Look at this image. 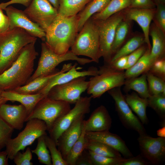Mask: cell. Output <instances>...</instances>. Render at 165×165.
<instances>
[{
	"instance_id": "obj_18",
	"label": "cell",
	"mask_w": 165,
	"mask_h": 165,
	"mask_svg": "<svg viewBox=\"0 0 165 165\" xmlns=\"http://www.w3.org/2000/svg\"><path fill=\"white\" fill-rule=\"evenodd\" d=\"M85 115L76 120L61 135L57 145L65 160L71 148L79 138L82 131Z\"/></svg>"
},
{
	"instance_id": "obj_24",
	"label": "cell",
	"mask_w": 165,
	"mask_h": 165,
	"mask_svg": "<svg viewBox=\"0 0 165 165\" xmlns=\"http://www.w3.org/2000/svg\"><path fill=\"white\" fill-rule=\"evenodd\" d=\"M164 33L154 23L150 26L149 35L152 40L150 57L152 62L164 57L165 50Z\"/></svg>"
},
{
	"instance_id": "obj_38",
	"label": "cell",
	"mask_w": 165,
	"mask_h": 165,
	"mask_svg": "<svg viewBox=\"0 0 165 165\" xmlns=\"http://www.w3.org/2000/svg\"><path fill=\"white\" fill-rule=\"evenodd\" d=\"M148 89L151 95L163 93L165 94V80L148 71L146 72Z\"/></svg>"
},
{
	"instance_id": "obj_17",
	"label": "cell",
	"mask_w": 165,
	"mask_h": 165,
	"mask_svg": "<svg viewBox=\"0 0 165 165\" xmlns=\"http://www.w3.org/2000/svg\"><path fill=\"white\" fill-rule=\"evenodd\" d=\"M125 11L124 16L127 20L136 21L140 26L143 32L144 39L148 49L151 50L150 42L149 30L152 20L153 19L156 8L142 9L128 8Z\"/></svg>"
},
{
	"instance_id": "obj_1",
	"label": "cell",
	"mask_w": 165,
	"mask_h": 165,
	"mask_svg": "<svg viewBox=\"0 0 165 165\" xmlns=\"http://www.w3.org/2000/svg\"><path fill=\"white\" fill-rule=\"evenodd\" d=\"M36 42L25 46L11 66L0 74V88L2 90H14L27 83L33 73L35 61L38 55Z\"/></svg>"
},
{
	"instance_id": "obj_39",
	"label": "cell",
	"mask_w": 165,
	"mask_h": 165,
	"mask_svg": "<svg viewBox=\"0 0 165 165\" xmlns=\"http://www.w3.org/2000/svg\"><path fill=\"white\" fill-rule=\"evenodd\" d=\"M87 150L93 165H120L126 158L122 157H112L101 156Z\"/></svg>"
},
{
	"instance_id": "obj_52",
	"label": "cell",
	"mask_w": 165,
	"mask_h": 165,
	"mask_svg": "<svg viewBox=\"0 0 165 165\" xmlns=\"http://www.w3.org/2000/svg\"><path fill=\"white\" fill-rule=\"evenodd\" d=\"M53 7L58 10L59 5V0H47Z\"/></svg>"
},
{
	"instance_id": "obj_8",
	"label": "cell",
	"mask_w": 165,
	"mask_h": 165,
	"mask_svg": "<svg viewBox=\"0 0 165 165\" xmlns=\"http://www.w3.org/2000/svg\"><path fill=\"white\" fill-rule=\"evenodd\" d=\"M125 17L120 11L103 20H95L97 28L99 41V57H103L106 63L109 62L112 57V47L116 28Z\"/></svg>"
},
{
	"instance_id": "obj_25",
	"label": "cell",
	"mask_w": 165,
	"mask_h": 165,
	"mask_svg": "<svg viewBox=\"0 0 165 165\" xmlns=\"http://www.w3.org/2000/svg\"><path fill=\"white\" fill-rule=\"evenodd\" d=\"M111 0H92L77 14L78 32L86 22L93 15L99 13L107 6Z\"/></svg>"
},
{
	"instance_id": "obj_36",
	"label": "cell",
	"mask_w": 165,
	"mask_h": 165,
	"mask_svg": "<svg viewBox=\"0 0 165 165\" xmlns=\"http://www.w3.org/2000/svg\"><path fill=\"white\" fill-rule=\"evenodd\" d=\"M45 141L50 153L52 165H68L58 149L55 141L47 134L44 135Z\"/></svg>"
},
{
	"instance_id": "obj_43",
	"label": "cell",
	"mask_w": 165,
	"mask_h": 165,
	"mask_svg": "<svg viewBox=\"0 0 165 165\" xmlns=\"http://www.w3.org/2000/svg\"><path fill=\"white\" fill-rule=\"evenodd\" d=\"M154 16L156 20L155 23L165 34V6L164 3H158Z\"/></svg>"
},
{
	"instance_id": "obj_7",
	"label": "cell",
	"mask_w": 165,
	"mask_h": 165,
	"mask_svg": "<svg viewBox=\"0 0 165 165\" xmlns=\"http://www.w3.org/2000/svg\"><path fill=\"white\" fill-rule=\"evenodd\" d=\"M70 104L67 102L53 99L46 96L38 103L28 116L26 122L34 119L42 120L46 124L49 132L57 120L71 109Z\"/></svg>"
},
{
	"instance_id": "obj_33",
	"label": "cell",
	"mask_w": 165,
	"mask_h": 165,
	"mask_svg": "<svg viewBox=\"0 0 165 165\" xmlns=\"http://www.w3.org/2000/svg\"><path fill=\"white\" fill-rule=\"evenodd\" d=\"M144 42V38L141 37L136 36L132 38L119 49L109 62H113L121 57L128 55L140 47Z\"/></svg>"
},
{
	"instance_id": "obj_5",
	"label": "cell",
	"mask_w": 165,
	"mask_h": 165,
	"mask_svg": "<svg viewBox=\"0 0 165 165\" xmlns=\"http://www.w3.org/2000/svg\"><path fill=\"white\" fill-rule=\"evenodd\" d=\"M70 60L76 61L81 65L93 62L90 59L79 57L71 50L64 54H57L53 51L45 42H42L41 54L37 68L27 83L38 77L53 72L60 64Z\"/></svg>"
},
{
	"instance_id": "obj_16",
	"label": "cell",
	"mask_w": 165,
	"mask_h": 165,
	"mask_svg": "<svg viewBox=\"0 0 165 165\" xmlns=\"http://www.w3.org/2000/svg\"><path fill=\"white\" fill-rule=\"evenodd\" d=\"M75 63L68 71L61 73L54 77L38 93L42 94L45 97L47 96L50 90L54 86L69 82L76 78L89 76H94L99 74L98 70L94 67H91L87 70L82 71L78 70L82 68L77 67Z\"/></svg>"
},
{
	"instance_id": "obj_29",
	"label": "cell",
	"mask_w": 165,
	"mask_h": 165,
	"mask_svg": "<svg viewBox=\"0 0 165 165\" xmlns=\"http://www.w3.org/2000/svg\"><path fill=\"white\" fill-rule=\"evenodd\" d=\"M131 0H111L105 9L91 17L95 20H103L128 8Z\"/></svg>"
},
{
	"instance_id": "obj_11",
	"label": "cell",
	"mask_w": 165,
	"mask_h": 165,
	"mask_svg": "<svg viewBox=\"0 0 165 165\" xmlns=\"http://www.w3.org/2000/svg\"><path fill=\"white\" fill-rule=\"evenodd\" d=\"M120 87H116L108 91L114 100L116 110L120 121L127 129L135 131L139 135L146 134L143 124L133 113L127 103Z\"/></svg>"
},
{
	"instance_id": "obj_6",
	"label": "cell",
	"mask_w": 165,
	"mask_h": 165,
	"mask_svg": "<svg viewBox=\"0 0 165 165\" xmlns=\"http://www.w3.org/2000/svg\"><path fill=\"white\" fill-rule=\"evenodd\" d=\"M47 127L43 121L34 119L27 121L24 130L7 143L5 151L9 159L13 160L18 152L24 150L39 137L47 134Z\"/></svg>"
},
{
	"instance_id": "obj_27",
	"label": "cell",
	"mask_w": 165,
	"mask_h": 165,
	"mask_svg": "<svg viewBox=\"0 0 165 165\" xmlns=\"http://www.w3.org/2000/svg\"><path fill=\"white\" fill-rule=\"evenodd\" d=\"M150 51L148 49L133 66L124 72L126 79L137 77L148 71L153 62L150 57Z\"/></svg>"
},
{
	"instance_id": "obj_34",
	"label": "cell",
	"mask_w": 165,
	"mask_h": 165,
	"mask_svg": "<svg viewBox=\"0 0 165 165\" xmlns=\"http://www.w3.org/2000/svg\"><path fill=\"white\" fill-rule=\"evenodd\" d=\"M128 21L124 19L117 27L112 47V55L119 50L126 37L129 27Z\"/></svg>"
},
{
	"instance_id": "obj_35",
	"label": "cell",
	"mask_w": 165,
	"mask_h": 165,
	"mask_svg": "<svg viewBox=\"0 0 165 165\" xmlns=\"http://www.w3.org/2000/svg\"><path fill=\"white\" fill-rule=\"evenodd\" d=\"M44 135L42 136L37 139V146L34 149L31 150V152L36 155L40 163L46 165H52L50 155L45 141Z\"/></svg>"
},
{
	"instance_id": "obj_20",
	"label": "cell",
	"mask_w": 165,
	"mask_h": 165,
	"mask_svg": "<svg viewBox=\"0 0 165 165\" xmlns=\"http://www.w3.org/2000/svg\"><path fill=\"white\" fill-rule=\"evenodd\" d=\"M28 115L26 108L21 104L5 103L0 106V117L14 129H21Z\"/></svg>"
},
{
	"instance_id": "obj_10",
	"label": "cell",
	"mask_w": 165,
	"mask_h": 165,
	"mask_svg": "<svg viewBox=\"0 0 165 165\" xmlns=\"http://www.w3.org/2000/svg\"><path fill=\"white\" fill-rule=\"evenodd\" d=\"M90 97H81L75 103V105L66 114L55 122L51 129L48 132L50 136L56 142L61 134L80 116L85 115L90 111Z\"/></svg>"
},
{
	"instance_id": "obj_3",
	"label": "cell",
	"mask_w": 165,
	"mask_h": 165,
	"mask_svg": "<svg viewBox=\"0 0 165 165\" xmlns=\"http://www.w3.org/2000/svg\"><path fill=\"white\" fill-rule=\"evenodd\" d=\"M37 39L18 27L0 34V74L11 66L25 46Z\"/></svg>"
},
{
	"instance_id": "obj_23",
	"label": "cell",
	"mask_w": 165,
	"mask_h": 165,
	"mask_svg": "<svg viewBox=\"0 0 165 165\" xmlns=\"http://www.w3.org/2000/svg\"><path fill=\"white\" fill-rule=\"evenodd\" d=\"M2 96L7 101H17L20 103L25 108L29 115L38 103L45 97L41 93L24 94L12 90H4L2 93Z\"/></svg>"
},
{
	"instance_id": "obj_4",
	"label": "cell",
	"mask_w": 165,
	"mask_h": 165,
	"mask_svg": "<svg viewBox=\"0 0 165 165\" xmlns=\"http://www.w3.org/2000/svg\"><path fill=\"white\" fill-rule=\"evenodd\" d=\"M99 36L97 26L91 17L78 32L71 47V50L77 56L88 57L93 62L99 61Z\"/></svg>"
},
{
	"instance_id": "obj_42",
	"label": "cell",
	"mask_w": 165,
	"mask_h": 165,
	"mask_svg": "<svg viewBox=\"0 0 165 165\" xmlns=\"http://www.w3.org/2000/svg\"><path fill=\"white\" fill-rule=\"evenodd\" d=\"M148 71L165 80V60L164 57L155 61Z\"/></svg>"
},
{
	"instance_id": "obj_41",
	"label": "cell",
	"mask_w": 165,
	"mask_h": 165,
	"mask_svg": "<svg viewBox=\"0 0 165 165\" xmlns=\"http://www.w3.org/2000/svg\"><path fill=\"white\" fill-rule=\"evenodd\" d=\"M32 158V152L31 148L28 147L25 151L22 153L18 152L15 155L13 160L16 165H33L31 162Z\"/></svg>"
},
{
	"instance_id": "obj_13",
	"label": "cell",
	"mask_w": 165,
	"mask_h": 165,
	"mask_svg": "<svg viewBox=\"0 0 165 165\" xmlns=\"http://www.w3.org/2000/svg\"><path fill=\"white\" fill-rule=\"evenodd\" d=\"M45 31L58 15V11L47 0H32L23 11Z\"/></svg>"
},
{
	"instance_id": "obj_54",
	"label": "cell",
	"mask_w": 165,
	"mask_h": 165,
	"mask_svg": "<svg viewBox=\"0 0 165 165\" xmlns=\"http://www.w3.org/2000/svg\"><path fill=\"white\" fill-rule=\"evenodd\" d=\"M155 0V3L156 4L158 3H164V2H165V0Z\"/></svg>"
},
{
	"instance_id": "obj_9",
	"label": "cell",
	"mask_w": 165,
	"mask_h": 165,
	"mask_svg": "<svg viewBox=\"0 0 165 165\" xmlns=\"http://www.w3.org/2000/svg\"><path fill=\"white\" fill-rule=\"evenodd\" d=\"M126 80L124 72L122 71L102 72L90 79L87 93L92 98H99L110 90L124 85Z\"/></svg>"
},
{
	"instance_id": "obj_53",
	"label": "cell",
	"mask_w": 165,
	"mask_h": 165,
	"mask_svg": "<svg viewBox=\"0 0 165 165\" xmlns=\"http://www.w3.org/2000/svg\"><path fill=\"white\" fill-rule=\"evenodd\" d=\"M3 91L0 88V106L7 101L2 96V93Z\"/></svg>"
},
{
	"instance_id": "obj_48",
	"label": "cell",
	"mask_w": 165,
	"mask_h": 165,
	"mask_svg": "<svg viewBox=\"0 0 165 165\" xmlns=\"http://www.w3.org/2000/svg\"><path fill=\"white\" fill-rule=\"evenodd\" d=\"M9 28L8 18L7 15L3 13L2 9L0 8V34L7 31Z\"/></svg>"
},
{
	"instance_id": "obj_28",
	"label": "cell",
	"mask_w": 165,
	"mask_h": 165,
	"mask_svg": "<svg viewBox=\"0 0 165 165\" xmlns=\"http://www.w3.org/2000/svg\"><path fill=\"white\" fill-rule=\"evenodd\" d=\"M92 0H59L58 15L63 16L77 15Z\"/></svg>"
},
{
	"instance_id": "obj_30",
	"label": "cell",
	"mask_w": 165,
	"mask_h": 165,
	"mask_svg": "<svg viewBox=\"0 0 165 165\" xmlns=\"http://www.w3.org/2000/svg\"><path fill=\"white\" fill-rule=\"evenodd\" d=\"M124 85L126 91L134 90L141 97L147 99L151 95L148 88L146 72L139 77L126 80Z\"/></svg>"
},
{
	"instance_id": "obj_22",
	"label": "cell",
	"mask_w": 165,
	"mask_h": 165,
	"mask_svg": "<svg viewBox=\"0 0 165 165\" xmlns=\"http://www.w3.org/2000/svg\"><path fill=\"white\" fill-rule=\"evenodd\" d=\"M72 65L71 63L64 64L61 70H56L51 74L38 77L25 85L12 90L24 94H33L38 93L52 79L61 73L68 71Z\"/></svg>"
},
{
	"instance_id": "obj_40",
	"label": "cell",
	"mask_w": 165,
	"mask_h": 165,
	"mask_svg": "<svg viewBox=\"0 0 165 165\" xmlns=\"http://www.w3.org/2000/svg\"><path fill=\"white\" fill-rule=\"evenodd\" d=\"M14 130L0 117V151L11 138Z\"/></svg>"
},
{
	"instance_id": "obj_50",
	"label": "cell",
	"mask_w": 165,
	"mask_h": 165,
	"mask_svg": "<svg viewBox=\"0 0 165 165\" xmlns=\"http://www.w3.org/2000/svg\"><path fill=\"white\" fill-rule=\"evenodd\" d=\"M7 153L5 150L0 151V165H8L9 164Z\"/></svg>"
},
{
	"instance_id": "obj_14",
	"label": "cell",
	"mask_w": 165,
	"mask_h": 165,
	"mask_svg": "<svg viewBox=\"0 0 165 165\" xmlns=\"http://www.w3.org/2000/svg\"><path fill=\"white\" fill-rule=\"evenodd\" d=\"M138 138L141 154L151 164L159 165L165 160V138H153L147 134Z\"/></svg>"
},
{
	"instance_id": "obj_15",
	"label": "cell",
	"mask_w": 165,
	"mask_h": 165,
	"mask_svg": "<svg viewBox=\"0 0 165 165\" xmlns=\"http://www.w3.org/2000/svg\"><path fill=\"white\" fill-rule=\"evenodd\" d=\"M9 21V30L18 27L22 28L33 36L45 41V31L38 24L31 20L23 11L18 9L12 6L5 8Z\"/></svg>"
},
{
	"instance_id": "obj_12",
	"label": "cell",
	"mask_w": 165,
	"mask_h": 165,
	"mask_svg": "<svg viewBox=\"0 0 165 165\" xmlns=\"http://www.w3.org/2000/svg\"><path fill=\"white\" fill-rule=\"evenodd\" d=\"M86 76L76 78L68 82L53 87L47 96L53 99L75 104L81 97V94L86 90L89 86V81Z\"/></svg>"
},
{
	"instance_id": "obj_19",
	"label": "cell",
	"mask_w": 165,
	"mask_h": 165,
	"mask_svg": "<svg viewBox=\"0 0 165 165\" xmlns=\"http://www.w3.org/2000/svg\"><path fill=\"white\" fill-rule=\"evenodd\" d=\"M85 136L88 140L100 141L113 148L126 158L133 156L125 141L120 136L111 133L109 130L95 132L86 131Z\"/></svg>"
},
{
	"instance_id": "obj_37",
	"label": "cell",
	"mask_w": 165,
	"mask_h": 165,
	"mask_svg": "<svg viewBox=\"0 0 165 165\" xmlns=\"http://www.w3.org/2000/svg\"><path fill=\"white\" fill-rule=\"evenodd\" d=\"M147 100L148 106L152 108L163 121H165V94L161 93L151 95Z\"/></svg>"
},
{
	"instance_id": "obj_49",
	"label": "cell",
	"mask_w": 165,
	"mask_h": 165,
	"mask_svg": "<svg viewBox=\"0 0 165 165\" xmlns=\"http://www.w3.org/2000/svg\"><path fill=\"white\" fill-rule=\"evenodd\" d=\"M32 0H10L6 2L0 4V8L4 9L5 8L10 5L14 4H20L27 7L31 3Z\"/></svg>"
},
{
	"instance_id": "obj_21",
	"label": "cell",
	"mask_w": 165,
	"mask_h": 165,
	"mask_svg": "<svg viewBox=\"0 0 165 165\" xmlns=\"http://www.w3.org/2000/svg\"><path fill=\"white\" fill-rule=\"evenodd\" d=\"M86 132H100L109 130L112 119L106 108L101 105L92 113L89 118L84 120Z\"/></svg>"
},
{
	"instance_id": "obj_51",
	"label": "cell",
	"mask_w": 165,
	"mask_h": 165,
	"mask_svg": "<svg viewBox=\"0 0 165 165\" xmlns=\"http://www.w3.org/2000/svg\"><path fill=\"white\" fill-rule=\"evenodd\" d=\"M157 134L159 137L165 138V126L159 129L157 131Z\"/></svg>"
},
{
	"instance_id": "obj_44",
	"label": "cell",
	"mask_w": 165,
	"mask_h": 165,
	"mask_svg": "<svg viewBox=\"0 0 165 165\" xmlns=\"http://www.w3.org/2000/svg\"><path fill=\"white\" fill-rule=\"evenodd\" d=\"M145 48L141 46L128 55L127 64L124 70H127L133 66L138 60L146 51Z\"/></svg>"
},
{
	"instance_id": "obj_32",
	"label": "cell",
	"mask_w": 165,
	"mask_h": 165,
	"mask_svg": "<svg viewBox=\"0 0 165 165\" xmlns=\"http://www.w3.org/2000/svg\"><path fill=\"white\" fill-rule=\"evenodd\" d=\"M84 121L81 134L71 148L65 159L68 165H75L77 159L86 149V139L85 136L86 130Z\"/></svg>"
},
{
	"instance_id": "obj_26",
	"label": "cell",
	"mask_w": 165,
	"mask_h": 165,
	"mask_svg": "<svg viewBox=\"0 0 165 165\" xmlns=\"http://www.w3.org/2000/svg\"><path fill=\"white\" fill-rule=\"evenodd\" d=\"M124 97L130 107L138 116L142 123L147 124L148 121L146 112L148 105L147 99L140 97L135 93L127 94Z\"/></svg>"
},
{
	"instance_id": "obj_45",
	"label": "cell",
	"mask_w": 165,
	"mask_h": 165,
	"mask_svg": "<svg viewBox=\"0 0 165 165\" xmlns=\"http://www.w3.org/2000/svg\"><path fill=\"white\" fill-rule=\"evenodd\" d=\"M150 163L141 154L137 156L125 158L120 165H148Z\"/></svg>"
},
{
	"instance_id": "obj_46",
	"label": "cell",
	"mask_w": 165,
	"mask_h": 165,
	"mask_svg": "<svg viewBox=\"0 0 165 165\" xmlns=\"http://www.w3.org/2000/svg\"><path fill=\"white\" fill-rule=\"evenodd\" d=\"M156 5L152 0H131L128 8L153 9Z\"/></svg>"
},
{
	"instance_id": "obj_47",
	"label": "cell",
	"mask_w": 165,
	"mask_h": 165,
	"mask_svg": "<svg viewBox=\"0 0 165 165\" xmlns=\"http://www.w3.org/2000/svg\"><path fill=\"white\" fill-rule=\"evenodd\" d=\"M75 165H93L87 150L85 149L79 157Z\"/></svg>"
},
{
	"instance_id": "obj_31",
	"label": "cell",
	"mask_w": 165,
	"mask_h": 165,
	"mask_svg": "<svg viewBox=\"0 0 165 165\" xmlns=\"http://www.w3.org/2000/svg\"><path fill=\"white\" fill-rule=\"evenodd\" d=\"M86 149L101 156L112 157H122L120 153L116 149L97 141L86 139Z\"/></svg>"
},
{
	"instance_id": "obj_2",
	"label": "cell",
	"mask_w": 165,
	"mask_h": 165,
	"mask_svg": "<svg viewBox=\"0 0 165 165\" xmlns=\"http://www.w3.org/2000/svg\"><path fill=\"white\" fill-rule=\"evenodd\" d=\"M78 32L77 15H57L45 31V42L56 53L64 54L71 47Z\"/></svg>"
}]
</instances>
